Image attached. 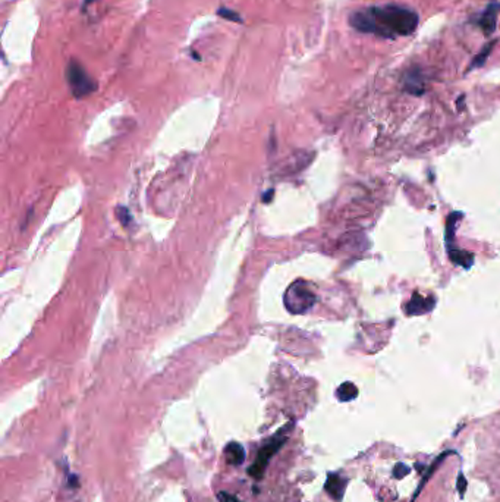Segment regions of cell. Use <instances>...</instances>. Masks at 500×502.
Instances as JSON below:
<instances>
[{
	"label": "cell",
	"instance_id": "obj_1",
	"mask_svg": "<svg viewBox=\"0 0 500 502\" xmlns=\"http://www.w3.org/2000/svg\"><path fill=\"white\" fill-rule=\"evenodd\" d=\"M418 14L401 5H379L358 9L350 15V25L360 33L381 38L411 35L418 27Z\"/></svg>",
	"mask_w": 500,
	"mask_h": 502
},
{
	"label": "cell",
	"instance_id": "obj_2",
	"mask_svg": "<svg viewBox=\"0 0 500 502\" xmlns=\"http://www.w3.org/2000/svg\"><path fill=\"white\" fill-rule=\"evenodd\" d=\"M67 81L69 85L71 93L76 97L81 99L88 94L94 93L97 90V83L93 80L88 72L84 69V67L78 60H69L67 67Z\"/></svg>",
	"mask_w": 500,
	"mask_h": 502
},
{
	"label": "cell",
	"instance_id": "obj_3",
	"mask_svg": "<svg viewBox=\"0 0 500 502\" xmlns=\"http://www.w3.org/2000/svg\"><path fill=\"white\" fill-rule=\"evenodd\" d=\"M284 303L291 313L302 315L305 312H309L310 308L314 306L316 295L309 287L304 284V282L298 281V282H293V284L286 290Z\"/></svg>",
	"mask_w": 500,
	"mask_h": 502
},
{
	"label": "cell",
	"instance_id": "obj_4",
	"mask_svg": "<svg viewBox=\"0 0 500 502\" xmlns=\"http://www.w3.org/2000/svg\"><path fill=\"white\" fill-rule=\"evenodd\" d=\"M286 429H288V426H286ZM286 429L279 430V432L272 437V440L268 441V442L260 449V451H259L257 458H255L254 465H252L251 469L248 470V473L252 476L254 479H259V480H260V479L263 478V474H264V471H266V469H267L268 461H270V458H272V457L279 451V449H280L282 446H284V444L286 442V440H288V435L285 433Z\"/></svg>",
	"mask_w": 500,
	"mask_h": 502
},
{
	"label": "cell",
	"instance_id": "obj_5",
	"mask_svg": "<svg viewBox=\"0 0 500 502\" xmlns=\"http://www.w3.org/2000/svg\"><path fill=\"white\" fill-rule=\"evenodd\" d=\"M434 304H436L434 300H427L420 294H414L413 299L409 300V303L406 304V315H409V316L424 315L431 310Z\"/></svg>",
	"mask_w": 500,
	"mask_h": 502
},
{
	"label": "cell",
	"instance_id": "obj_6",
	"mask_svg": "<svg viewBox=\"0 0 500 502\" xmlns=\"http://www.w3.org/2000/svg\"><path fill=\"white\" fill-rule=\"evenodd\" d=\"M500 6L499 5H490L487 6V9L483 12V15L479 19V25L480 28L483 30V33L485 35H490L494 33L496 25H497V12H499Z\"/></svg>",
	"mask_w": 500,
	"mask_h": 502
},
{
	"label": "cell",
	"instance_id": "obj_7",
	"mask_svg": "<svg viewBox=\"0 0 500 502\" xmlns=\"http://www.w3.org/2000/svg\"><path fill=\"white\" fill-rule=\"evenodd\" d=\"M346 479L342 478L340 474H336V473H331L327 476V482H326V491L327 494L336 501H342L343 498V492H345V487H346Z\"/></svg>",
	"mask_w": 500,
	"mask_h": 502
},
{
	"label": "cell",
	"instance_id": "obj_8",
	"mask_svg": "<svg viewBox=\"0 0 500 502\" xmlns=\"http://www.w3.org/2000/svg\"><path fill=\"white\" fill-rule=\"evenodd\" d=\"M225 457L230 466H239L245 460V453L238 442H229L225 448Z\"/></svg>",
	"mask_w": 500,
	"mask_h": 502
},
{
	"label": "cell",
	"instance_id": "obj_9",
	"mask_svg": "<svg viewBox=\"0 0 500 502\" xmlns=\"http://www.w3.org/2000/svg\"><path fill=\"white\" fill-rule=\"evenodd\" d=\"M449 256H451V259L454 260L455 265L458 266H463L465 269H469L474 263V254L468 253V251H463V250H451L449 251Z\"/></svg>",
	"mask_w": 500,
	"mask_h": 502
},
{
	"label": "cell",
	"instance_id": "obj_10",
	"mask_svg": "<svg viewBox=\"0 0 500 502\" xmlns=\"http://www.w3.org/2000/svg\"><path fill=\"white\" fill-rule=\"evenodd\" d=\"M494 44H496V42H494V40H493V42H490V43H487V44H485V46H484V47L479 51V53H477L476 56H474V59H472V62H471V65H469L468 71H471V69H474V68H480V67H483L484 63H485V60H487V58H489V56H490V53L493 51Z\"/></svg>",
	"mask_w": 500,
	"mask_h": 502
},
{
	"label": "cell",
	"instance_id": "obj_11",
	"mask_svg": "<svg viewBox=\"0 0 500 502\" xmlns=\"http://www.w3.org/2000/svg\"><path fill=\"white\" fill-rule=\"evenodd\" d=\"M336 395L339 398V401H343V403L345 401H352L354 398H356V395H358V390H356V386L354 383L345 382L338 388Z\"/></svg>",
	"mask_w": 500,
	"mask_h": 502
},
{
	"label": "cell",
	"instance_id": "obj_12",
	"mask_svg": "<svg viewBox=\"0 0 500 502\" xmlns=\"http://www.w3.org/2000/svg\"><path fill=\"white\" fill-rule=\"evenodd\" d=\"M405 90L409 93V94H422L424 93V84H422V81L418 78L417 74L414 75H408L406 80H405Z\"/></svg>",
	"mask_w": 500,
	"mask_h": 502
},
{
	"label": "cell",
	"instance_id": "obj_13",
	"mask_svg": "<svg viewBox=\"0 0 500 502\" xmlns=\"http://www.w3.org/2000/svg\"><path fill=\"white\" fill-rule=\"evenodd\" d=\"M217 15L227 19V21H232V22H238V24L242 22V18L238 15V12H235L232 9H227L225 6L219 8V10H217Z\"/></svg>",
	"mask_w": 500,
	"mask_h": 502
},
{
	"label": "cell",
	"instance_id": "obj_14",
	"mask_svg": "<svg viewBox=\"0 0 500 502\" xmlns=\"http://www.w3.org/2000/svg\"><path fill=\"white\" fill-rule=\"evenodd\" d=\"M460 216H463L460 213H452V215H451V217H449V221H447V229H446V238H447L449 235H451V233H452V235H454L455 229H456L455 226H456V224L459 222Z\"/></svg>",
	"mask_w": 500,
	"mask_h": 502
},
{
	"label": "cell",
	"instance_id": "obj_15",
	"mask_svg": "<svg viewBox=\"0 0 500 502\" xmlns=\"http://www.w3.org/2000/svg\"><path fill=\"white\" fill-rule=\"evenodd\" d=\"M409 471H411V469H409L408 466H405L404 462H397V465H396L395 469H393V474H395L396 479L405 478L406 474H409Z\"/></svg>",
	"mask_w": 500,
	"mask_h": 502
},
{
	"label": "cell",
	"instance_id": "obj_16",
	"mask_svg": "<svg viewBox=\"0 0 500 502\" xmlns=\"http://www.w3.org/2000/svg\"><path fill=\"white\" fill-rule=\"evenodd\" d=\"M117 215H118V219L122 222V225L128 226V222L131 221V215L130 212H128L125 208H118L117 209Z\"/></svg>",
	"mask_w": 500,
	"mask_h": 502
},
{
	"label": "cell",
	"instance_id": "obj_17",
	"mask_svg": "<svg viewBox=\"0 0 500 502\" xmlns=\"http://www.w3.org/2000/svg\"><path fill=\"white\" fill-rule=\"evenodd\" d=\"M217 499H219L221 502H242V501H239L235 495L229 494V492H226V491L217 492Z\"/></svg>",
	"mask_w": 500,
	"mask_h": 502
},
{
	"label": "cell",
	"instance_id": "obj_18",
	"mask_svg": "<svg viewBox=\"0 0 500 502\" xmlns=\"http://www.w3.org/2000/svg\"><path fill=\"white\" fill-rule=\"evenodd\" d=\"M465 486H467V482H465V478L463 474H459V482H458V489L460 492V496H464L465 494Z\"/></svg>",
	"mask_w": 500,
	"mask_h": 502
}]
</instances>
